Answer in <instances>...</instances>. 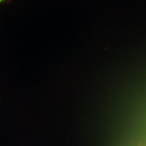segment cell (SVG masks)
<instances>
[{
	"label": "cell",
	"instance_id": "6da1fadb",
	"mask_svg": "<svg viewBox=\"0 0 146 146\" xmlns=\"http://www.w3.org/2000/svg\"><path fill=\"white\" fill-rule=\"evenodd\" d=\"M5 1V0H0V3H1V2H2V1Z\"/></svg>",
	"mask_w": 146,
	"mask_h": 146
}]
</instances>
